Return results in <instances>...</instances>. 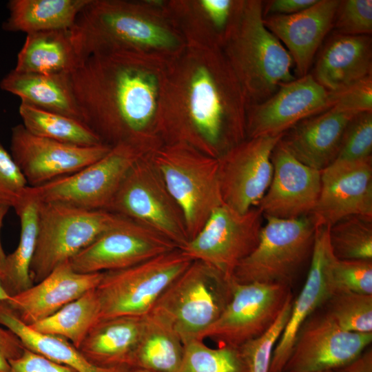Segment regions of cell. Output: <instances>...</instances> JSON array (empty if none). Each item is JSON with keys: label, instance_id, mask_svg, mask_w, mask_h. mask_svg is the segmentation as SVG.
<instances>
[{"label": "cell", "instance_id": "6da1fadb", "mask_svg": "<svg viewBox=\"0 0 372 372\" xmlns=\"http://www.w3.org/2000/svg\"><path fill=\"white\" fill-rule=\"evenodd\" d=\"M248 103L223 50L187 46L165 68L156 132L215 158L247 138Z\"/></svg>", "mask_w": 372, "mask_h": 372}, {"label": "cell", "instance_id": "7a4b0ae2", "mask_svg": "<svg viewBox=\"0 0 372 372\" xmlns=\"http://www.w3.org/2000/svg\"><path fill=\"white\" fill-rule=\"evenodd\" d=\"M167 63L127 52H99L70 73L82 121L102 143L149 150L162 143L156 121Z\"/></svg>", "mask_w": 372, "mask_h": 372}, {"label": "cell", "instance_id": "3957f363", "mask_svg": "<svg viewBox=\"0 0 372 372\" xmlns=\"http://www.w3.org/2000/svg\"><path fill=\"white\" fill-rule=\"evenodd\" d=\"M70 33L82 62L99 52H127L169 62L186 47L165 0H90Z\"/></svg>", "mask_w": 372, "mask_h": 372}, {"label": "cell", "instance_id": "277c9868", "mask_svg": "<svg viewBox=\"0 0 372 372\" xmlns=\"http://www.w3.org/2000/svg\"><path fill=\"white\" fill-rule=\"evenodd\" d=\"M263 1L236 0L222 50L248 106L265 101L296 77L290 54L265 25Z\"/></svg>", "mask_w": 372, "mask_h": 372}, {"label": "cell", "instance_id": "5b68a950", "mask_svg": "<svg viewBox=\"0 0 372 372\" xmlns=\"http://www.w3.org/2000/svg\"><path fill=\"white\" fill-rule=\"evenodd\" d=\"M149 156L183 212L189 240L223 204L218 160L182 143H161Z\"/></svg>", "mask_w": 372, "mask_h": 372}, {"label": "cell", "instance_id": "8992f818", "mask_svg": "<svg viewBox=\"0 0 372 372\" xmlns=\"http://www.w3.org/2000/svg\"><path fill=\"white\" fill-rule=\"evenodd\" d=\"M235 284L232 276L193 260L153 308L171 320L184 345L201 340L203 333L218 320L231 300Z\"/></svg>", "mask_w": 372, "mask_h": 372}, {"label": "cell", "instance_id": "52a82bcc", "mask_svg": "<svg viewBox=\"0 0 372 372\" xmlns=\"http://www.w3.org/2000/svg\"><path fill=\"white\" fill-rule=\"evenodd\" d=\"M192 261L176 248L127 268L103 272L95 288L99 320L146 315Z\"/></svg>", "mask_w": 372, "mask_h": 372}, {"label": "cell", "instance_id": "ba28073f", "mask_svg": "<svg viewBox=\"0 0 372 372\" xmlns=\"http://www.w3.org/2000/svg\"><path fill=\"white\" fill-rule=\"evenodd\" d=\"M121 218L105 210L39 202L37 239L30 269L33 282L70 261Z\"/></svg>", "mask_w": 372, "mask_h": 372}, {"label": "cell", "instance_id": "9c48e42d", "mask_svg": "<svg viewBox=\"0 0 372 372\" xmlns=\"http://www.w3.org/2000/svg\"><path fill=\"white\" fill-rule=\"evenodd\" d=\"M254 250L236 267L235 281L290 286L298 271L311 258L316 227L309 216L293 219L265 216Z\"/></svg>", "mask_w": 372, "mask_h": 372}, {"label": "cell", "instance_id": "30bf717a", "mask_svg": "<svg viewBox=\"0 0 372 372\" xmlns=\"http://www.w3.org/2000/svg\"><path fill=\"white\" fill-rule=\"evenodd\" d=\"M107 211L158 232L179 248L189 241L183 212L149 152L128 171Z\"/></svg>", "mask_w": 372, "mask_h": 372}, {"label": "cell", "instance_id": "8fae6325", "mask_svg": "<svg viewBox=\"0 0 372 372\" xmlns=\"http://www.w3.org/2000/svg\"><path fill=\"white\" fill-rule=\"evenodd\" d=\"M151 150L130 144L112 146L104 156L71 174L26 192L39 203L107 211L132 165Z\"/></svg>", "mask_w": 372, "mask_h": 372}, {"label": "cell", "instance_id": "7c38bea8", "mask_svg": "<svg viewBox=\"0 0 372 372\" xmlns=\"http://www.w3.org/2000/svg\"><path fill=\"white\" fill-rule=\"evenodd\" d=\"M263 218L258 207L239 213L223 204L211 213L200 231L180 249L192 260L232 276L238 265L258 245Z\"/></svg>", "mask_w": 372, "mask_h": 372}, {"label": "cell", "instance_id": "4fadbf2b", "mask_svg": "<svg viewBox=\"0 0 372 372\" xmlns=\"http://www.w3.org/2000/svg\"><path fill=\"white\" fill-rule=\"evenodd\" d=\"M290 286L236 282L231 300L200 340L218 345L240 347L265 333L274 323L289 297Z\"/></svg>", "mask_w": 372, "mask_h": 372}, {"label": "cell", "instance_id": "5bb4252c", "mask_svg": "<svg viewBox=\"0 0 372 372\" xmlns=\"http://www.w3.org/2000/svg\"><path fill=\"white\" fill-rule=\"evenodd\" d=\"M282 135L246 138L218 158L223 204L239 213L258 205L271 183V153Z\"/></svg>", "mask_w": 372, "mask_h": 372}, {"label": "cell", "instance_id": "9a60e30c", "mask_svg": "<svg viewBox=\"0 0 372 372\" xmlns=\"http://www.w3.org/2000/svg\"><path fill=\"white\" fill-rule=\"evenodd\" d=\"M179 248L158 232L122 216L69 262L81 273L127 268Z\"/></svg>", "mask_w": 372, "mask_h": 372}, {"label": "cell", "instance_id": "2e32d148", "mask_svg": "<svg viewBox=\"0 0 372 372\" xmlns=\"http://www.w3.org/2000/svg\"><path fill=\"white\" fill-rule=\"evenodd\" d=\"M372 333L340 328L326 313L314 312L300 328L283 371H335L369 347Z\"/></svg>", "mask_w": 372, "mask_h": 372}, {"label": "cell", "instance_id": "e0dca14e", "mask_svg": "<svg viewBox=\"0 0 372 372\" xmlns=\"http://www.w3.org/2000/svg\"><path fill=\"white\" fill-rule=\"evenodd\" d=\"M111 146H79L36 136L22 124L11 130L10 154L29 187L79 171L104 156Z\"/></svg>", "mask_w": 372, "mask_h": 372}, {"label": "cell", "instance_id": "ac0fdd59", "mask_svg": "<svg viewBox=\"0 0 372 372\" xmlns=\"http://www.w3.org/2000/svg\"><path fill=\"white\" fill-rule=\"evenodd\" d=\"M331 92L307 74L281 85L269 98L248 106L247 138L279 136L332 107Z\"/></svg>", "mask_w": 372, "mask_h": 372}, {"label": "cell", "instance_id": "d6986e66", "mask_svg": "<svg viewBox=\"0 0 372 372\" xmlns=\"http://www.w3.org/2000/svg\"><path fill=\"white\" fill-rule=\"evenodd\" d=\"M351 216L372 218V158L335 161L321 171L319 197L309 215L315 227H330Z\"/></svg>", "mask_w": 372, "mask_h": 372}, {"label": "cell", "instance_id": "ffe728a7", "mask_svg": "<svg viewBox=\"0 0 372 372\" xmlns=\"http://www.w3.org/2000/svg\"><path fill=\"white\" fill-rule=\"evenodd\" d=\"M271 160L273 168L271 181L256 207L264 217L293 219L309 216L319 197L321 171L297 160L280 140Z\"/></svg>", "mask_w": 372, "mask_h": 372}, {"label": "cell", "instance_id": "44dd1931", "mask_svg": "<svg viewBox=\"0 0 372 372\" xmlns=\"http://www.w3.org/2000/svg\"><path fill=\"white\" fill-rule=\"evenodd\" d=\"M329 227H316L309 270L298 297L293 300L288 322L276 343L269 372H282L296 336L305 320L333 294L331 271L336 259L329 238Z\"/></svg>", "mask_w": 372, "mask_h": 372}, {"label": "cell", "instance_id": "7402d4cb", "mask_svg": "<svg viewBox=\"0 0 372 372\" xmlns=\"http://www.w3.org/2000/svg\"><path fill=\"white\" fill-rule=\"evenodd\" d=\"M340 2L318 0L295 14L264 17L265 27L282 43L292 58L298 77L309 74L316 52L333 28Z\"/></svg>", "mask_w": 372, "mask_h": 372}, {"label": "cell", "instance_id": "603a6c76", "mask_svg": "<svg viewBox=\"0 0 372 372\" xmlns=\"http://www.w3.org/2000/svg\"><path fill=\"white\" fill-rule=\"evenodd\" d=\"M103 272L81 273L70 262L55 268L41 281L5 301L14 315L30 326L52 315L99 285Z\"/></svg>", "mask_w": 372, "mask_h": 372}, {"label": "cell", "instance_id": "cb8c5ba5", "mask_svg": "<svg viewBox=\"0 0 372 372\" xmlns=\"http://www.w3.org/2000/svg\"><path fill=\"white\" fill-rule=\"evenodd\" d=\"M356 115L331 107L295 125L280 142L302 163L322 171L336 159L345 131Z\"/></svg>", "mask_w": 372, "mask_h": 372}, {"label": "cell", "instance_id": "d4e9b609", "mask_svg": "<svg viewBox=\"0 0 372 372\" xmlns=\"http://www.w3.org/2000/svg\"><path fill=\"white\" fill-rule=\"evenodd\" d=\"M372 75L371 35L335 34L317 59L316 81L329 91H337Z\"/></svg>", "mask_w": 372, "mask_h": 372}, {"label": "cell", "instance_id": "484cf974", "mask_svg": "<svg viewBox=\"0 0 372 372\" xmlns=\"http://www.w3.org/2000/svg\"><path fill=\"white\" fill-rule=\"evenodd\" d=\"M236 0H165L187 46L223 48Z\"/></svg>", "mask_w": 372, "mask_h": 372}, {"label": "cell", "instance_id": "4316f807", "mask_svg": "<svg viewBox=\"0 0 372 372\" xmlns=\"http://www.w3.org/2000/svg\"><path fill=\"white\" fill-rule=\"evenodd\" d=\"M143 327V316H119L99 320L77 349L96 366L131 367Z\"/></svg>", "mask_w": 372, "mask_h": 372}, {"label": "cell", "instance_id": "83f0119b", "mask_svg": "<svg viewBox=\"0 0 372 372\" xmlns=\"http://www.w3.org/2000/svg\"><path fill=\"white\" fill-rule=\"evenodd\" d=\"M0 88L20 98L21 103L82 121L70 73L43 74L13 69L1 80Z\"/></svg>", "mask_w": 372, "mask_h": 372}, {"label": "cell", "instance_id": "f1b7e54d", "mask_svg": "<svg viewBox=\"0 0 372 372\" xmlns=\"http://www.w3.org/2000/svg\"><path fill=\"white\" fill-rule=\"evenodd\" d=\"M184 348L171 320L153 308L143 316V330L131 367L155 372H177Z\"/></svg>", "mask_w": 372, "mask_h": 372}, {"label": "cell", "instance_id": "f546056e", "mask_svg": "<svg viewBox=\"0 0 372 372\" xmlns=\"http://www.w3.org/2000/svg\"><path fill=\"white\" fill-rule=\"evenodd\" d=\"M82 63L70 29L26 34L14 70L36 74L71 73Z\"/></svg>", "mask_w": 372, "mask_h": 372}, {"label": "cell", "instance_id": "4dcf8cb0", "mask_svg": "<svg viewBox=\"0 0 372 372\" xmlns=\"http://www.w3.org/2000/svg\"><path fill=\"white\" fill-rule=\"evenodd\" d=\"M90 0H10L9 16L2 28L26 34L49 30H70Z\"/></svg>", "mask_w": 372, "mask_h": 372}, {"label": "cell", "instance_id": "1f68e13d", "mask_svg": "<svg viewBox=\"0 0 372 372\" xmlns=\"http://www.w3.org/2000/svg\"><path fill=\"white\" fill-rule=\"evenodd\" d=\"M38 207V200L28 194L26 189L14 207L20 220V239L16 249L6 255L0 266V281L10 297L34 285L30 269L37 239Z\"/></svg>", "mask_w": 372, "mask_h": 372}, {"label": "cell", "instance_id": "d6a6232c", "mask_svg": "<svg viewBox=\"0 0 372 372\" xmlns=\"http://www.w3.org/2000/svg\"><path fill=\"white\" fill-rule=\"evenodd\" d=\"M0 324L14 333L25 349L76 372H130L132 369L127 366L103 368L91 364L67 339L39 333L25 324L5 301L0 302Z\"/></svg>", "mask_w": 372, "mask_h": 372}, {"label": "cell", "instance_id": "836d02e7", "mask_svg": "<svg viewBox=\"0 0 372 372\" xmlns=\"http://www.w3.org/2000/svg\"><path fill=\"white\" fill-rule=\"evenodd\" d=\"M99 315V301L93 289L29 327L43 334L64 338L78 349Z\"/></svg>", "mask_w": 372, "mask_h": 372}, {"label": "cell", "instance_id": "e575fe53", "mask_svg": "<svg viewBox=\"0 0 372 372\" xmlns=\"http://www.w3.org/2000/svg\"><path fill=\"white\" fill-rule=\"evenodd\" d=\"M19 113L24 127L36 136L79 146L103 144L98 136L79 120L21 103Z\"/></svg>", "mask_w": 372, "mask_h": 372}, {"label": "cell", "instance_id": "d590c367", "mask_svg": "<svg viewBox=\"0 0 372 372\" xmlns=\"http://www.w3.org/2000/svg\"><path fill=\"white\" fill-rule=\"evenodd\" d=\"M184 347L177 372H249L239 347L218 345L211 348L203 340H196Z\"/></svg>", "mask_w": 372, "mask_h": 372}, {"label": "cell", "instance_id": "8d00e7d4", "mask_svg": "<svg viewBox=\"0 0 372 372\" xmlns=\"http://www.w3.org/2000/svg\"><path fill=\"white\" fill-rule=\"evenodd\" d=\"M329 238L337 259L372 260V218H344L329 227Z\"/></svg>", "mask_w": 372, "mask_h": 372}, {"label": "cell", "instance_id": "74e56055", "mask_svg": "<svg viewBox=\"0 0 372 372\" xmlns=\"http://www.w3.org/2000/svg\"><path fill=\"white\" fill-rule=\"evenodd\" d=\"M324 306L325 313L342 329L372 333V295L335 293Z\"/></svg>", "mask_w": 372, "mask_h": 372}, {"label": "cell", "instance_id": "f35d334b", "mask_svg": "<svg viewBox=\"0 0 372 372\" xmlns=\"http://www.w3.org/2000/svg\"><path fill=\"white\" fill-rule=\"evenodd\" d=\"M291 294L271 327L260 336L240 346L249 372H269L274 347L291 315Z\"/></svg>", "mask_w": 372, "mask_h": 372}, {"label": "cell", "instance_id": "ab89813d", "mask_svg": "<svg viewBox=\"0 0 372 372\" xmlns=\"http://www.w3.org/2000/svg\"><path fill=\"white\" fill-rule=\"evenodd\" d=\"M331 282L335 293L372 295V260H339L333 262Z\"/></svg>", "mask_w": 372, "mask_h": 372}, {"label": "cell", "instance_id": "60d3db41", "mask_svg": "<svg viewBox=\"0 0 372 372\" xmlns=\"http://www.w3.org/2000/svg\"><path fill=\"white\" fill-rule=\"evenodd\" d=\"M372 112L356 115L349 124L335 161H361L371 158Z\"/></svg>", "mask_w": 372, "mask_h": 372}, {"label": "cell", "instance_id": "b9f144b4", "mask_svg": "<svg viewBox=\"0 0 372 372\" xmlns=\"http://www.w3.org/2000/svg\"><path fill=\"white\" fill-rule=\"evenodd\" d=\"M333 28L336 34L371 35L372 32V1H340Z\"/></svg>", "mask_w": 372, "mask_h": 372}, {"label": "cell", "instance_id": "7bdbcfd3", "mask_svg": "<svg viewBox=\"0 0 372 372\" xmlns=\"http://www.w3.org/2000/svg\"><path fill=\"white\" fill-rule=\"evenodd\" d=\"M28 187L10 152L0 142V205L14 208Z\"/></svg>", "mask_w": 372, "mask_h": 372}, {"label": "cell", "instance_id": "ee69618b", "mask_svg": "<svg viewBox=\"0 0 372 372\" xmlns=\"http://www.w3.org/2000/svg\"><path fill=\"white\" fill-rule=\"evenodd\" d=\"M331 107L357 114L372 112V75L331 92Z\"/></svg>", "mask_w": 372, "mask_h": 372}, {"label": "cell", "instance_id": "f6af8a7d", "mask_svg": "<svg viewBox=\"0 0 372 372\" xmlns=\"http://www.w3.org/2000/svg\"><path fill=\"white\" fill-rule=\"evenodd\" d=\"M7 372H76L71 368L25 349L18 358L9 362Z\"/></svg>", "mask_w": 372, "mask_h": 372}, {"label": "cell", "instance_id": "bcb514c9", "mask_svg": "<svg viewBox=\"0 0 372 372\" xmlns=\"http://www.w3.org/2000/svg\"><path fill=\"white\" fill-rule=\"evenodd\" d=\"M25 349L14 333L0 327V372H7L10 368L9 362L19 358Z\"/></svg>", "mask_w": 372, "mask_h": 372}, {"label": "cell", "instance_id": "7dc6e473", "mask_svg": "<svg viewBox=\"0 0 372 372\" xmlns=\"http://www.w3.org/2000/svg\"><path fill=\"white\" fill-rule=\"evenodd\" d=\"M318 0H272L265 6V14H292L302 11L313 5Z\"/></svg>", "mask_w": 372, "mask_h": 372}, {"label": "cell", "instance_id": "c3c4849f", "mask_svg": "<svg viewBox=\"0 0 372 372\" xmlns=\"http://www.w3.org/2000/svg\"><path fill=\"white\" fill-rule=\"evenodd\" d=\"M334 372H372V349L369 347L355 358Z\"/></svg>", "mask_w": 372, "mask_h": 372}, {"label": "cell", "instance_id": "681fc988", "mask_svg": "<svg viewBox=\"0 0 372 372\" xmlns=\"http://www.w3.org/2000/svg\"><path fill=\"white\" fill-rule=\"evenodd\" d=\"M10 208L7 206L0 205V266L3 262L6 254L3 249L1 240V231L3 226V220Z\"/></svg>", "mask_w": 372, "mask_h": 372}, {"label": "cell", "instance_id": "f907efd6", "mask_svg": "<svg viewBox=\"0 0 372 372\" xmlns=\"http://www.w3.org/2000/svg\"><path fill=\"white\" fill-rule=\"evenodd\" d=\"M10 297L6 293V291L3 289L1 281H0V302L6 301L8 299H10Z\"/></svg>", "mask_w": 372, "mask_h": 372}, {"label": "cell", "instance_id": "816d5d0a", "mask_svg": "<svg viewBox=\"0 0 372 372\" xmlns=\"http://www.w3.org/2000/svg\"><path fill=\"white\" fill-rule=\"evenodd\" d=\"M130 372H155V371H152L142 369H138V368H132L131 369Z\"/></svg>", "mask_w": 372, "mask_h": 372}, {"label": "cell", "instance_id": "f5cc1de1", "mask_svg": "<svg viewBox=\"0 0 372 372\" xmlns=\"http://www.w3.org/2000/svg\"><path fill=\"white\" fill-rule=\"evenodd\" d=\"M284 372H290V371H284ZM320 372H334L333 371H320Z\"/></svg>", "mask_w": 372, "mask_h": 372}]
</instances>
